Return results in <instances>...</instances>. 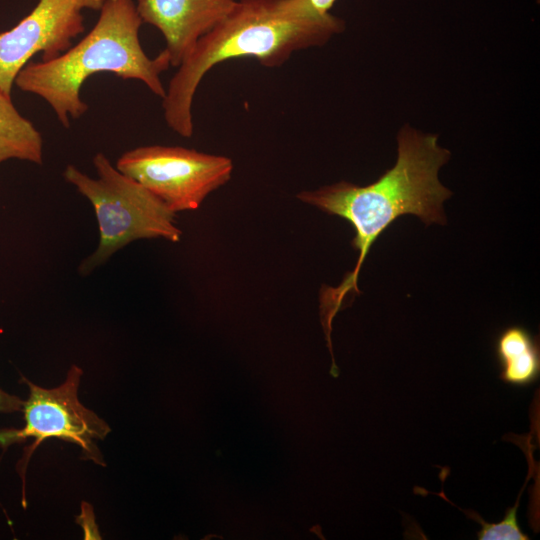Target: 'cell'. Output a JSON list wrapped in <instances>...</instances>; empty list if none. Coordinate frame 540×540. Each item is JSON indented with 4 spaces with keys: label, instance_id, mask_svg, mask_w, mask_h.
<instances>
[{
    "label": "cell",
    "instance_id": "obj_1",
    "mask_svg": "<svg viewBox=\"0 0 540 540\" xmlns=\"http://www.w3.org/2000/svg\"><path fill=\"white\" fill-rule=\"evenodd\" d=\"M395 165L367 186L341 181L297 198L323 212L347 220L355 230L352 247L359 252L354 269L336 287H323L321 322L329 349L331 324L347 296L360 294L357 286L362 264L374 242L398 217L415 215L426 225L445 224L443 202L452 193L438 179V171L450 152L438 145L437 135L423 134L405 125L398 134Z\"/></svg>",
    "mask_w": 540,
    "mask_h": 540
},
{
    "label": "cell",
    "instance_id": "obj_2",
    "mask_svg": "<svg viewBox=\"0 0 540 540\" xmlns=\"http://www.w3.org/2000/svg\"><path fill=\"white\" fill-rule=\"evenodd\" d=\"M344 29L341 18L318 14L308 0H237L177 67L162 98L167 126L182 137L193 135L194 95L215 65L250 57L280 67L294 52L322 46Z\"/></svg>",
    "mask_w": 540,
    "mask_h": 540
},
{
    "label": "cell",
    "instance_id": "obj_3",
    "mask_svg": "<svg viewBox=\"0 0 540 540\" xmlns=\"http://www.w3.org/2000/svg\"><path fill=\"white\" fill-rule=\"evenodd\" d=\"M99 11L97 22L77 44L52 60L30 61L15 79L19 89L45 100L64 127L88 110L81 87L99 72L141 81L156 96H165L160 75L171 66L170 56L164 49L150 58L143 50V22L134 0H105Z\"/></svg>",
    "mask_w": 540,
    "mask_h": 540
},
{
    "label": "cell",
    "instance_id": "obj_4",
    "mask_svg": "<svg viewBox=\"0 0 540 540\" xmlns=\"http://www.w3.org/2000/svg\"><path fill=\"white\" fill-rule=\"evenodd\" d=\"M96 177L74 165H67L63 177L91 203L97 219L99 243L79 265L87 276L107 262L117 251L140 239H165L178 242L182 232L176 213L140 183L121 173L98 152L93 157Z\"/></svg>",
    "mask_w": 540,
    "mask_h": 540
},
{
    "label": "cell",
    "instance_id": "obj_5",
    "mask_svg": "<svg viewBox=\"0 0 540 540\" xmlns=\"http://www.w3.org/2000/svg\"><path fill=\"white\" fill-rule=\"evenodd\" d=\"M83 371L72 365L65 381L58 387L42 388L21 377L29 389L23 403V427L0 429V448L22 443L32 438L18 463L23 482V504L25 505V474L28 462L41 442L57 438L78 445L85 460L105 466L97 441L104 440L111 431L109 425L92 410L86 408L78 399V388Z\"/></svg>",
    "mask_w": 540,
    "mask_h": 540
},
{
    "label": "cell",
    "instance_id": "obj_6",
    "mask_svg": "<svg viewBox=\"0 0 540 540\" xmlns=\"http://www.w3.org/2000/svg\"><path fill=\"white\" fill-rule=\"evenodd\" d=\"M115 167L174 213L196 210L232 174V160L180 146L149 145L124 152Z\"/></svg>",
    "mask_w": 540,
    "mask_h": 540
},
{
    "label": "cell",
    "instance_id": "obj_7",
    "mask_svg": "<svg viewBox=\"0 0 540 540\" xmlns=\"http://www.w3.org/2000/svg\"><path fill=\"white\" fill-rule=\"evenodd\" d=\"M78 0H38L33 10L0 33V89L11 96L18 73L38 53L42 61L56 58L84 31Z\"/></svg>",
    "mask_w": 540,
    "mask_h": 540
},
{
    "label": "cell",
    "instance_id": "obj_8",
    "mask_svg": "<svg viewBox=\"0 0 540 540\" xmlns=\"http://www.w3.org/2000/svg\"><path fill=\"white\" fill-rule=\"evenodd\" d=\"M237 0H137L143 23L158 29L165 39L171 66L178 67L197 41L215 27Z\"/></svg>",
    "mask_w": 540,
    "mask_h": 540
},
{
    "label": "cell",
    "instance_id": "obj_9",
    "mask_svg": "<svg viewBox=\"0 0 540 540\" xmlns=\"http://www.w3.org/2000/svg\"><path fill=\"white\" fill-rule=\"evenodd\" d=\"M493 347L503 382L524 388L539 379V340L529 329L522 325L507 326L498 332Z\"/></svg>",
    "mask_w": 540,
    "mask_h": 540
},
{
    "label": "cell",
    "instance_id": "obj_10",
    "mask_svg": "<svg viewBox=\"0 0 540 540\" xmlns=\"http://www.w3.org/2000/svg\"><path fill=\"white\" fill-rule=\"evenodd\" d=\"M8 159L41 165L43 139L33 123L18 112L11 96L0 89V163Z\"/></svg>",
    "mask_w": 540,
    "mask_h": 540
},
{
    "label": "cell",
    "instance_id": "obj_11",
    "mask_svg": "<svg viewBox=\"0 0 540 540\" xmlns=\"http://www.w3.org/2000/svg\"><path fill=\"white\" fill-rule=\"evenodd\" d=\"M518 504L507 511V514L503 521L497 524H488L484 522L480 517L477 521L481 523V530L477 533L480 540H493V539H512V540H527L528 536L523 533L516 520V510Z\"/></svg>",
    "mask_w": 540,
    "mask_h": 540
},
{
    "label": "cell",
    "instance_id": "obj_12",
    "mask_svg": "<svg viewBox=\"0 0 540 540\" xmlns=\"http://www.w3.org/2000/svg\"><path fill=\"white\" fill-rule=\"evenodd\" d=\"M24 400L10 394L0 387V413H13L21 411Z\"/></svg>",
    "mask_w": 540,
    "mask_h": 540
},
{
    "label": "cell",
    "instance_id": "obj_13",
    "mask_svg": "<svg viewBox=\"0 0 540 540\" xmlns=\"http://www.w3.org/2000/svg\"><path fill=\"white\" fill-rule=\"evenodd\" d=\"M336 0H308L312 9L321 15H326Z\"/></svg>",
    "mask_w": 540,
    "mask_h": 540
},
{
    "label": "cell",
    "instance_id": "obj_14",
    "mask_svg": "<svg viewBox=\"0 0 540 540\" xmlns=\"http://www.w3.org/2000/svg\"><path fill=\"white\" fill-rule=\"evenodd\" d=\"M83 9L99 10L105 0H78Z\"/></svg>",
    "mask_w": 540,
    "mask_h": 540
}]
</instances>
